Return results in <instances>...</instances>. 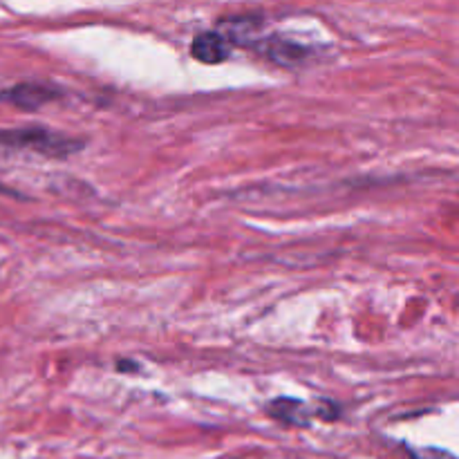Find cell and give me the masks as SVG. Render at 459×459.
Returning a JSON list of instances; mask_svg holds the SVG:
<instances>
[{"mask_svg": "<svg viewBox=\"0 0 459 459\" xmlns=\"http://www.w3.org/2000/svg\"><path fill=\"white\" fill-rule=\"evenodd\" d=\"M58 97H61V92L54 85L18 83L0 92V103H9L18 110H39L45 103L54 101Z\"/></svg>", "mask_w": 459, "mask_h": 459, "instance_id": "cell-2", "label": "cell"}, {"mask_svg": "<svg viewBox=\"0 0 459 459\" xmlns=\"http://www.w3.org/2000/svg\"><path fill=\"white\" fill-rule=\"evenodd\" d=\"M0 148H9V151H31L39 155L61 157L72 155V152L81 151L83 142L79 139L63 137V134L52 133V130L43 128H18V130H0Z\"/></svg>", "mask_w": 459, "mask_h": 459, "instance_id": "cell-1", "label": "cell"}, {"mask_svg": "<svg viewBox=\"0 0 459 459\" xmlns=\"http://www.w3.org/2000/svg\"><path fill=\"white\" fill-rule=\"evenodd\" d=\"M263 52L267 54L273 63L287 67L300 65V63L307 58V49L285 39H269L267 45H263Z\"/></svg>", "mask_w": 459, "mask_h": 459, "instance_id": "cell-4", "label": "cell"}, {"mask_svg": "<svg viewBox=\"0 0 459 459\" xmlns=\"http://www.w3.org/2000/svg\"><path fill=\"white\" fill-rule=\"evenodd\" d=\"M269 415L285 421V424H294V426L309 424L307 411H305L303 403L296 402V399H276V402L269 403Z\"/></svg>", "mask_w": 459, "mask_h": 459, "instance_id": "cell-5", "label": "cell"}, {"mask_svg": "<svg viewBox=\"0 0 459 459\" xmlns=\"http://www.w3.org/2000/svg\"><path fill=\"white\" fill-rule=\"evenodd\" d=\"M229 54H231V45L220 31H204V34L195 36L191 43V56L200 63H209V65L227 61Z\"/></svg>", "mask_w": 459, "mask_h": 459, "instance_id": "cell-3", "label": "cell"}, {"mask_svg": "<svg viewBox=\"0 0 459 459\" xmlns=\"http://www.w3.org/2000/svg\"><path fill=\"white\" fill-rule=\"evenodd\" d=\"M415 457H420V459H453L451 455H446V453H439V451H421V453H417Z\"/></svg>", "mask_w": 459, "mask_h": 459, "instance_id": "cell-6", "label": "cell"}]
</instances>
